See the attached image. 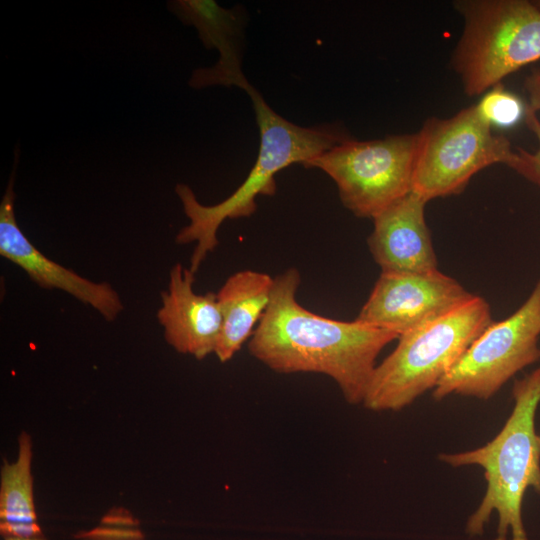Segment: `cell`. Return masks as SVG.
I'll return each mask as SVG.
<instances>
[{
	"label": "cell",
	"mask_w": 540,
	"mask_h": 540,
	"mask_svg": "<svg viewBox=\"0 0 540 540\" xmlns=\"http://www.w3.org/2000/svg\"><path fill=\"white\" fill-rule=\"evenodd\" d=\"M525 89L529 97V105L536 113L540 111V70L533 71L525 80Z\"/></svg>",
	"instance_id": "cell-19"
},
{
	"label": "cell",
	"mask_w": 540,
	"mask_h": 540,
	"mask_svg": "<svg viewBox=\"0 0 540 540\" xmlns=\"http://www.w3.org/2000/svg\"><path fill=\"white\" fill-rule=\"evenodd\" d=\"M300 282L296 268L274 278L270 304L248 341L249 353L276 373L326 375L348 403H363L378 355L399 336L309 311L297 301Z\"/></svg>",
	"instance_id": "cell-1"
},
{
	"label": "cell",
	"mask_w": 540,
	"mask_h": 540,
	"mask_svg": "<svg viewBox=\"0 0 540 540\" xmlns=\"http://www.w3.org/2000/svg\"><path fill=\"white\" fill-rule=\"evenodd\" d=\"M79 540H147L139 520L126 508L107 511L99 523L76 535Z\"/></svg>",
	"instance_id": "cell-16"
},
{
	"label": "cell",
	"mask_w": 540,
	"mask_h": 540,
	"mask_svg": "<svg viewBox=\"0 0 540 540\" xmlns=\"http://www.w3.org/2000/svg\"><path fill=\"white\" fill-rule=\"evenodd\" d=\"M274 278L241 270L227 278L217 294L222 328L215 355L225 363L251 338L264 316L272 296Z\"/></svg>",
	"instance_id": "cell-14"
},
{
	"label": "cell",
	"mask_w": 540,
	"mask_h": 540,
	"mask_svg": "<svg viewBox=\"0 0 540 540\" xmlns=\"http://www.w3.org/2000/svg\"><path fill=\"white\" fill-rule=\"evenodd\" d=\"M492 128L476 105L449 118H428L418 131L412 191L428 202L462 192L473 175L490 165L510 167L515 150Z\"/></svg>",
	"instance_id": "cell-7"
},
{
	"label": "cell",
	"mask_w": 540,
	"mask_h": 540,
	"mask_svg": "<svg viewBox=\"0 0 540 540\" xmlns=\"http://www.w3.org/2000/svg\"><path fill=\"white\" fill-rule=\"evenodd\" d=\"M241 89L251 99L260 135L258 155L245 180L226 199L210 206L201 204L189 186L177 184L175 187L190 220L179 230L175 241L180 245L196 243L189 267L194 273L217 247V231L226 219L249 217L256 211L259 195L276 193L278 172L294 163L303 165L350 138L340 125L302 127L289 122L277 114L249 82Z\"/></svg>",
	"instance_id": "cell-2"
},
{
	"label": "cell",
	"mask_w": 540,
	"mask_h": 540,
	"mask_svg": "<svg viewBox=\"0 0 540 540\" xmlns=\"http://www.w3.org/2000/svg\"><path fill=\"white\" fill-rule=\"evenodd\" d=\"M195 273L176 263L169 272L167 290L161 292L157 319L166 342L177 352L196 359L215 353L222 316L217 294L194 291Z\"/></svg>",
	"instance_id": "cell-11"
},
{
	"label": "cell",
	"mask_w": 540,
	"mask_h": 540,
	"mask_svg": "<svg viewBox=\"0 0 540 540\" xmlns=\"http://www.w3.org/2000/svg\"><path fill=\"white\" fill-rule=\"evenodd\" d=\"M513 410L500 432L487 444L459 453H442L439 459L453 467L476 465L484 471L486 491L468 518L470 537L483 534L492 514L498 515L494 540H528L522 519L525 492L540 494V432L535 427L540 404V367L514 383Z\"/></svg>",
	"instance_id": "cell-3"
},
{
	"label": "cell",
	"mask_w": 540,
	"mask_h": 540,
	"mask_svg": "<svg viewBox=\"0 0 540 540\" xmlns=\"http://www.w3.org/2000/svg\"><path fill=\"white\" fill-rule=\"evenodd\" d=\"M169 10L180 21L191 25L206 48H215L219 60L210 68L195 69L189 80L193 88L236 86L248 82L242 72L247 17L242 6L226 9L214 0H175L168 2Z\"/></svg>",
	"instance_id": "cell-12"
},
{
	"label": "cell",
	"mask_w": 540,
	"mask_h": 540,
	"mask_svg": "<svg viewBox=\"0 0 540 540\" xmlns=\"http://www.w3.org/2000/svg\"><path fill=\"white\" fill-rule=\"evenodd\" d=\"M474 295L438 269L381 271L355 320L400 337L446 315Z\"/></svg>",
	"instance_id": "cell-9"
},
{
	"label": "cell",
	"mask_w": 540,
	"mask_h": 540,
	"mask_svg": "<svg viewBox=\"0 0 540 540\" xmlns=\"http://www.w3.org/2000/svg\"><path fill=\"white\" fill-rule=\"evenodd\" d=\"M534 5L540 10V0L533 1Z\"/></svg>",
	"instance_id": "cell-20"
},
{
	"label": "cell",
	"mask_w": 540,
	"mask_h": 540,
	"mask_svg": "<svg viewBox=\"0 0 540 540\" xmlns=\"http://www.w3.org/2000/svg\"><path fill=\"white\" fill-rule=\"evenodd\" d=\"M524 117L527 127L538 140V149L534 153L522 148L515 149V157L510 168L540 186V119L529 107L526 108Z\"/></svg>",
	"instance_id": "cell-18"
},
{
	"label": "cell",
	"mask_w": 540,
	"mask_h": 540,
	"mask_svg": "<svg viewBox=\"0 0 540 540\" xmlns=\"http://www.w3.org/2000/svg\"><path fill=\"white\" fill-rule=\"evenodd\" d=\"M31 462V437L22 432L16 459L5 461L1 468L0 533L3 540H50L37 519Z\"/></svg>",
	"instance_id": "cell-15"
},
{
	"label": "cell",
	"mask_w": 540,
	"mask_h": 540,
	"mask_svg": "<svg viewBox=\"0 0 540 540\" xmlns=\"http://www.w3.org/2000/svg\"><path fill=\"white\" fill-rule=\"evenodd\" d=\"M481 116L492 126L508 128L525 116L522 101L502 84L489 89L476 105Z\"/></svg>",
	"instance_id": "cell-17"
},
{
	"label": "cell",
	"mask_w": 540,
	"mask_h": 540,
	"mask_svg": "<svg viewBox=\"0 0 540 540\" xmlns=\"http://www.w3.org/2000/svg\"><path fill=\"white\" fill-rule=\"evenodd\" d=\"M419 133L382 139H347L303 164L336 183L342 204L354 215L374 218L412 191Z\"/></svg>",
	"instance_id": "cell-6"
},
{
	"label": "cell",
	"mask_w": 540,
	"mask_h": 540,
	"mask_svg": "<svg viewBox=\"0 0 540 540\" xmlns=\"http://www.w3.org/2000/svg\"><path fill=\"white\" fill-rule=\"evenodd\" d=\"M426 203L411 191L373 218L368 244L381 271L428 272L438 269L425 220Z\"/></svg>",
	"instance_id": "cell-13"
},
{
	"label": "cell",
	"mask_w": 540,
	"mask_h": 540,
	"mask_svg": "<svg viewBox=\"0 0 540 540\" xmlns=\"http://www.w3.org/2000/svg\"><path fill=\"white\" fill-rule=\"evenodd\" d=\"M540 280L524 304L491 323L433 389L441 400L460 395L488 400L516 373L540 360Z\"/></svg>",
	"instance_id": "cell-8"
},
{
	"label": "cell",
	"mask_w": 540,
	"mask_h": 540,
	"mask_svg": "<svg viewBox=\"0 0 540 540\" xmlns=\"http://www.w3.org/2000/svg\"><path fill=\"white\" fill-rule=\"evenodd\" d=\"M464 19L452 68L469 96L540 60V10L526 0H460Z\"/></svg>",
	"instance_id": "cell-5"
},
{
	"label": "cell",
	"mask_w": 540,
	"mask_h": 540,
	"mask_svg": "<svg viewBox=\"0 0 540 540\" xmlns=\"http://www.w3.org/2000/svg\"><path fill=\"white\" fill-rule=\"evenodd\" d=\"M18 154L0 203V255L20 267L38 286L59 289L94 308L113 321L124 306L118 293L106 282H93L78 275L39 251L19 228L14 212V177Z\"/></svg>",
	"instance_id": "cell-10"
},
{
	"label": "cell",
	"mask_w": 540,
	"mask_h": 540,
	"mask_svg": "<svg viewBox=\"0 0 540 540\" xmlns=\"http://www.w3.org/2000/svg\"><path fill=\"white\" fill-rule=\"evenodd\" d=\"M492 323L488 302L470 300L413 331L376 366L363 405L372 411H398L434 389L475 339Z\"/></svg>",
	"instance_id": "cell-4"
}]
</instances>
